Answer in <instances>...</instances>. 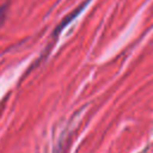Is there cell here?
I'll list each match as a JSON object with an SVG mask.
<instances>
[{
    "label": "cell",
    "instance_id": "1",
    "mask_svg": "<svg viewBox=\"0 0 153 153\" xmlns=\"http://www.w3.org/2000/svg\"><path fill=\"white\" fill-rule=\"evenodd\" d=\"M5 11H6L5 8H1V10H0V23H1V22L4 20V18H5Z\"/></svg>",
    "mask_w": 153,
    "mask_h": 153
}]
</instances>
